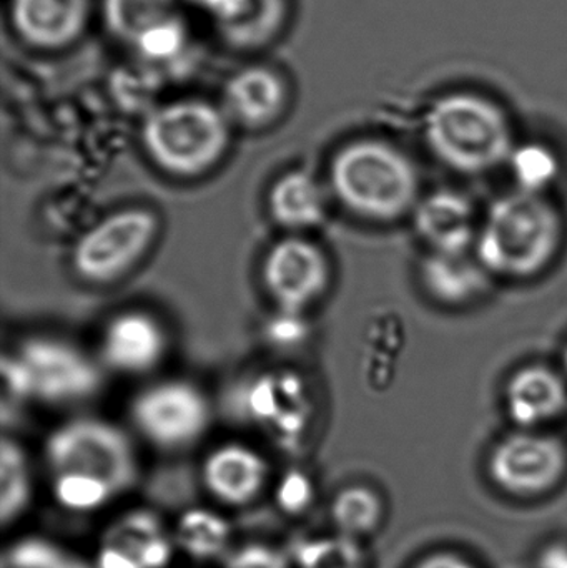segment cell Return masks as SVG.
Returning <instances> with one entry per match:
<instances>
[{"label": "cell", "mask_w": 567, "mask_h": 568, "mask_svg": "<svg viewBox=\"0 0 567 568\" xmlns=\"http://www.w3.org/2000/svg\"><path fill=\"white\" fill-rule=\"evenodd\" d=\"M195 568H203V567H195Z\"/></svg>", "instance_id": "obj_36"}, {"label": "cell", "mask_w": 567, "mask_h": 568, "mask_svg": "<svg viewBox=\"0 0 567 568\" xmlns=\"http://www.w3.org/2000/svg\"><path fill=\"white\" fill-rule=\"evenodd\" d=\"M563 373H565V376L567 377V344L565 351H563Z\"/></svg>", "instance_id": "obj_35"}, {"label": "cell", "mask_w": 567, "mask_h": 568, "mask_svg": "<svg viewBox=\"0 0 567 568\" xmlns=\"http://www.w3.org/2000/svg\"><path fill=\"white\" fill-rule=\"evenodd\" d=\"M503 403L518 429L539 430L567 414V377L546 364H526L509 376Z\"/></svg>", "instance_id": "obj_14"}, {"label": "cell", "mask_w": 567, "mask_h": 568, "mask_svg": "<svg viewBox=\"0 0 567 568\" xmlns=\"http://www.w3.org/2000/svg\"><path fill=\"white\" fill-rule=\"evenodd\" d=\"M415 568H476V566L455 552H435L419 560Z\"/></svg>", "instance_id": "obj_33"}, {"label": "cell", "mask_w": 567, "mask_h": 568, "mask_svg": "<svg viewBox=\"0 0 567 568\" xmlns=\"http://www.w3.org/2000/svg\"><path fill=\"white\" fill-rule=\"evenodd\" d=\"M332 266L323 250L300 236L279 240L262 263L266 293L285 313L296 314L328 290Z\"/></svg>", "instance_id": "obj_11"}, {"label": "cell", "mask_w": 567, "mask_h": 568, "mask_svg": "<svg viewBox=\"0 0 567 568\" xmlns=\"http://www.w3.org/2000/svg\"><path fill=\"white\" fill-rule=\"evenodd\" d=\"M288 547L293 568H366L363 544L338 534L300 537Z\"/></svg>", "instance_id": "obj_28"}, {"label": "cell", "mask_w": 567, "mask_h": 568, "mask_svg": "<svg viewBox=\"0 0 567 568\" xmlns=\"http://www.w3.org/2000/svg\"><path fill=\"white\" fill-rule=\"evenodd\" d=\"M165 351L162 324L143 311H125L113 317L100 344L103 363L125 374L152 371L165 356Z\"/></svg>", "instance_id": "obj_18"}, {"label": "cell", "mask_w": 567, "mask_h": 568, "mask_svg": "<svg viewBox=\"0 0 567 568\" xmlns=\"http://www.w3.org/2000/svg\"><path fill=\"white\" fill-rule=\"evenodd\" d=\"M205 394L185 381H165L146 387L132 403L136 430L166 453L185 450L202 439L210 426Z\"/></svg>", "instance_id": "obj_7"}, {"label": "cell", "mask_w": 567, "mask_h": 568, "mask_svg": "<svg viewBox=\"0 0 567 568\" xmlns=\"http://www.w3.org/2000/svg\"><path fill=\"white\" fill-rule=\"evenodd\" d=\"M425 140L438 162L462 175H485L508 165L516 146L508 115L492 100L465 92L429 106Z\"/></svg>", "instance_id": "obj_3"}, {"label": "cell", "mask_w": 567, "mask_h": 568, "mask_svg": "<svg viewBox=\"0 0 567 568\" xmlns=\"http://www.w3.org/2000/svg\"><path fill=\"white\" fill-rule=\"evenodd\" d=\"M486 470L492 483L509 496H543L565 477L567 447L543 430L518 429L495 444Z\"/></svg>", "instance_id": "obj_8"}, {"label": "cell", "mask_w": 567, "mask_h": 568, "mask_svg": "<svg viewBox=\"0 0 567 568\" xmlns=\"http://www.w3.org/2000/svg\"><path fill=\"white\" fill-rule=\"evenodd\" d=\"M17 359L26 369L30 399L40 403H80L102 387L100 367L83 351L55 337H30L20 344Z\"/></svg>", "instance_id": "obj_9"}, {"label": "cell", "mask_w": 567, "mask_h": 568, "mask_svg": "<svg viewBox=\"0 0 567 568\" xmlns=\"http://www.w3.org/2000/svg\"><path fill=\"white\" fill-rule=\"evenodd\" d=\"M90 9L92 0H12L10 20L27 45L60 50L82 36Z\"/></svg>", "instance_id": "obj_16"}, {"label": "cell", "mask_w": 567, "mask_h": 568, "mask_svg": "<svg viewBox=\"0 0 567 568\" xmlns=\"http://www.w3.org/2000/svg\"><path fill=\"white\" fill-rule=\"evenodd\" d=\"M49 476L79 474L112 486L120 497L135 489L140 459L125 430L99 417H79L55 427L43 444Z\"/></svg>", "instance_id": "obj_5"}, {"label": "cell", "mask_w": 567, "mask_h": 568, "mask_svg": "<svg viewBox=\"0 0 567 568\" xmlns=\"http://www.w3.org/2000/svg\"><path fill=\"white\" fill-rule=\"evenodd\" d=\"M506 166L515 179L516 190L535 195H546L561 172L555 150L539 142L516 145Z\"/></svg>", "instance_id": "obj_29"}, {"label": "cell", "mask_w": 567, "mask_h": 568, "mask_svg": "<svg viewBox=\"0 0 567 568\" xmlns=\"http://www.w3.org/2000/svg\"><path fill=\"white\" fill-rule=\"evenodd\" d=\"M49 494L53 506L73 517H92L105 513L122 497L109 484L79 474L49 476Z\"/></svg>", "instance_id": "obj_27"}, {"label": "cell", "mask_w": 567, "mask_h": 568, "mask_svg": "<svg viewBox=\"0 0 567 568\" xmlns=\"http://www.w3.org/2000/svg\"><path fill=\"white\" fill-rule=\"evenodd\" d=\"M563 242L565 220L555 203L515 189L486 210L475 253L495 278L529 280L553 265Z\"/></svg>", "instance_id": "obj_1"}, {"label": "cell", "mask_w": 567, "mask_h": 568, "mask_svg": "<svg viewBox=\"0 0 567 568\" xmlns=\"http://www.w3.org/2000/svg\"><path fill=\"white\" fill-rule=\"evenodd\" d=\"M199 479L209 504L229 514L240 513L269 497L272 466L255 447L225 443L203 457Z\"/></svg>", "instance_id": "obj_10"}, {"label": "cell", "mask_w": 567, "mask_h": 568, "mask_svg": "<svg viewBox=\"0 0 567 568\" xmlns=\"http://www.w3.org/2000/svg\"><path fill=\"white\" fill-rule=\"evenodd\" d=\"M219 568H293L290 547L269 539L236 540Z\"/></svg>", "instance_id": "obj_31"}, {"label": "cell", "mask_w": 567, "mask_h": 568, "mask_svg": "<svg viewBox=\"0 0 567 568\" xmlns=\"http://www.w3.org/2000/svg\"><path fill=\"white\" fill-rule=\"evenodd\" d=\"M232 122L222 106L206 100L163 103L145 116L140 130L146 156L173 176L193 179L215 169L230 145Z\"/></svg>", "instance_id": "obj_4"}, {"label": "cell", "mask_w": 567, "mask_h": 568, "mask_svg": "<svg viewBox=\"0 0 567 568\" xmlns=\"http://www.w3.org/2000/svg\"><path fill=\"white\" fill-rule=\"evenodd\" d=\"M89 559L92 568H143L125 550L103 540H97L95 549Z\"/></svg>", "instance_id": "obj_32"}, {"label": "cell", "mask_w": 567, "mask_h": 568, "mask_svg": "<svg viewBox=\"0 0 567 568\" xmlns=\"http://www.w3.org/2000/svg\"><path fill=\"white\" fill-rule=\"evenodd\" d=\"M330 183L348 212L375 223L412 215L423 196L416 163L398 146L376 139L342 146L330 163Z\"/></svg>", "instance_id": "obj_2"}, {"label": "cell", "mask_w": 567, "mask_h": 568, "mask_svg": "<svg viewBox=\"0 0 567 568\" xmlns=\"http://www.w3.org/2000/svg\"><path fill=\"white\" fill-rule=\"evenodd\" d=\"M326 519L330 532L363 544L382 530L386 519L385 499L368 484H346L328 500Z\"/></svg>", "instance_id": "obj_23"}, {"label": "cell", "mask_w": 567, "mask_h": 568, "mask_svg": "<svg viewBox=\"0 0 567 568\" xmlns=\"http://www.w3.org/2000/svg\"><path fill=\"white\" fill-rule=\"evenodd\" d=\"M0 568H92L89 557L55 537L39 532L16 534L0 554Z\"/></svg>", "instance_id": "obj_26"}, {"label": "cell", "mask_w": 567, "mask_h": 568, "mask_svg": "<svg viewBox=\"0 0 567 568\" xmlns=\"http://www.w3.org/2000/svg\"><path fill=\"white\" fill-rule=\"evenodd\" d=\"M159 232L150 210L125 209L87 230L72 250V266L89 283L115 282L149 252Z\"/></svg>", "instance_id": "obj_6"}, {"label": "cell", "mask_w": 567, "mask_h": 568, "mask_svg": "<svg viewBox=\"0 0 567 568\" xmlns=\"http://www.w3.org/2000/svg\"><path fill=\"white\" fill-rule=\"evenodd\" d=\"M418 280L429 300L445 307H466L492 291L495 276L475 250L462 253L426 252L418 263Z\"/></svg>", "instance_id": "obj_17"}, {"label": "cell", "mask_w": 567, "mask_h": 568, "mask_svg": "<svg viewBox=\"0 0 567 568\" xmlns=\"http://www.w3.org/2000/svg\"><path fill=\"white\" fill-rule=\"evenodd\" d=\"M273 509L290 523H300L308 519L318 504V487L315 480L298 467L280 474L279 479L273 480L269 494Z\"/></svg>", "instance_id": "obj_30"}, {"label": "cell", "mask_w": 567, "mask_h": 568, "mask_svg": "<svg viewBox=\"0 0 567 568\" xmlns=\"http://www.w3.org/2000/svg\"><path fill=\"white\" fill-rule=\"evenodd\" d=\"M413 229L426 252H473L479 220L475 203L466 193L438 189L419 199L412 213Z\"/></svg>", "instance_id": "obj_12"}, {"label": "cell", "mask_w": 567, "mask_h": 568, "mask_svg": "<svg viewBox=\"0 0 567 568\" xmlns=\"http://www.w3.org/2000/svg\"><path fill=\"white\" fill-rule=\"evenodd\" d=\"M538 568H567V546L555 544L543 550Z\"/></svg>", "instance_id": "obj_34"}, {"label": "cell", "mask_w": 567, "mask_h": 568, "mask_svg": "<svg viewBox=\"0 0 567 568\" xmlns=\"http://www.w3.org/2000/svg\"><path fill=\"white\" fill-rule=\"evenodd\" d=\"M288 103V87L275 69L250 65L233 73L222 92L230 122L246 130H263L276 122Z\"/></svg>", "instance_id": "obj_15"}, {"label": "cell", "mask_w": 567, "mask_h": 568, "mask_svg": "<svg viewBox=\"0 0 567 568\" xmlns=\"http://www.w3.org/2000/svg\"><path fill=\"white\" fill-rule=\"evenodd\" d=\"M170 524L179 556L195 567H219L239 540L229 513L212 504L185 507Z\"/></svg>", "instance_id": "obj_20"}, {"label": "cell", "mask_w": 567, "mask_h": 568, "mask_svg": "<svg viewBox=\"0 0 567 568\" xmlns=\"http://www.w3.org/2000/svg\"><path fill=\"white\" fill-rule=\"evenodd\" d=\"M199 9L222 42L242 52L269 47L290 16L288 0H199Z\"/></svg>", "instance_id": "obj_13"}, {"label": "cell", "mask_w": 567, "mask_h": 568, "mask_svg": "<svg viewBox=\"0 0 567 568\" xmlns=\"http://www.w3.org/2000/svg\"><path fill=\"white\" fill-rule=\"evenodd\" d=\"M97 540L120 547L143 568H172L179 557L172 524L152 507L122 510L109 520Z\"/></svg>", "instance_id": "obj_19"}, {"label": "cell", "mask_w": 567, "mask_h": 568, "mask_svg": "<svg viewBox=\"0 0 567 568\" xmlns=\"http://www.w3.org/2000/svg\"><path fill=\"white\" fill-rule=\"evenodd\" d=\"M298 377H259L246 389L245 407L256 423L269 424L283 443L293 444L305 427L306 406Z\"/></svg>", "instance_id": "obj_21"}, {"label": "cell", "mask_w": 567, "mask_h": 568, "mask_svg": "<svg viewBox=\"0 0 567 568\" xmlns=\"http://www.w3.org/2000/svg\"><path fill=\"white\" fill-rule=\"evenodd\" d=\"M269 212L276 225L286 230H305L325 219V199L312 173L305 170L280 176L269 193Z\"/></svg>", "instance_id": "obj_24"}, {"label": "cell", "mask_w": 567, "mask_h": 568, "mask_svg": "<svg viewBox=\"0 0 567 568\" xmlns=\"http://www.w3.org/2000/svg\"><path fill=\"white\" fill-rule=\"evenodd\" d=\"M199 0H102V19L110 36L135 49L149 33L186 19Z\"/></svg>", "instance_id": "obj_22"}, {"label": "cell", "mask_w": 567, "mask_h": 568, "mask_svg": "<svg viewBox=\"0 0 567 568\" xmlns=\"http://www.w3.org/2000/svg\"><path fill=\"white\" fill-rule=\"evenodd\" d=\"M36 500V480L29 456L16 439L0 444V526L16 529L30 514Z\"/></svg>", "instance_id": "obj_25"}]
</instances>
